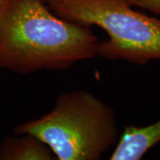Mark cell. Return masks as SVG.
I'll return each mask as SVG.
<instances>
[{
	"instance_id": "cell-5",
	"label": "cell",
	"mask_w": 160,
	"mask_h": 160,
	"mask_svg": "<svg viewBox=\"0 0 160 160\" xmlns=\"http://www.w3.org/2000/svg\"><path fill=\"white\" fill-rule=\"evenodd\" d=\"M22 137L9 138L0 147V159L52 160L56 159L51 149L39 138L29 133Z\"/></svg>"
},
{
	"instance_id": "cell-3",
	"label": "cell",
	"mask_w": 160,
	"mask_h": 160,
	"mask_svg": "<svg viewBox=\"0 0 160 160\" xmlns=\"http://www.w3.org/2000/svg\"><path fill=\"white\" fill-rule=\"evenodd\" d=\"M48 7L71 22L104 29L96 55L110 61L146 65L160 60V19L133 9L128 0H48Z\"/></svg>"
},
{
	"instance_id": "cell-8",
	"label": "cell",
	"mask_w": 160,
	"mask_h": 160,
	"mask_svg": "<svg viewBox=\"0 0 160 160\" xmlns=\"http://www.w3.org/2000/svg\"><path fill=\"white\" fill-rule=\"evenodd\" d=\"M43 1H44V2H46H46H47L48 0H43Z\"/></svg>"
},
{
	"instance_id": "cell-1",
	"label": "cell",
	"mask_w": 160,
	"mask_h": 160,
	"mask_svg": "<svg viewBox=\"0 0 160 160\" xmlns=\"http://www.w3.org/2000/svg\"><path fill=\"white\" fill-rule=\"evenodd\" d=\"M90 27L59 17L43 0H7L0 11V67L28 74L64 70L96 56Z\"/></svg>"
},
{
	"instance_id": "cell-6",
	"label": "cell",
	"mask_w": 160,
	"mask_h": 160,
	"mask_svg": "<svg viewBox=\"0 0 160 160\" xmlns=\"http://www.w3.org/2000/svg\"><path fill=\"white\" fill-rule=\"evenodd\" d=\"M133 7H139L150 12L156 15L160 14V0H128Z\"/></svg>"
},
{
	"instance_id": "cell-7",
	"label": "cell",
	"mask_w": 160,
	"mask_h": 160,
	"mask_svg": "<svg viewBox=\"0 0 160 160\" xmlns=\"http://www.w3.org/2000/svg\"><path fill=\"white\" fill-rule=\"evenodd\" d=\"M7 0H0V11L3 9V7L5 6V5L6 4Z\"/></svg>"
},
{
	"instance_id": "cell-4",
	"label": "cell",
	"mask_w": 160,
	"mask_h": 160,
	"mask_svg": "<svg viewBox=\"0 0 160 160\" xmlns=\"http://www.w3.org/2000/svg\"><path fill=\"white\" fill-rule=\"evenodd\" d=\"M160 142V119L147 126H129L119 136L111 160H140Z\"/></svg>"
},
{
	"instance_id": "cell-2",
	"label": "cell",
	"mask_w": 160,
	"mask_h": 160,
	"mask_svg": "<svg viewBox=\"0 0 160 160\" xmlns=\"http://www.w3.org/2000/svg\"><path fill=\"white\" fill-rule=\"evenodd\" d=\"M14 132L39 138L58 160H99L120 136L114 109L86 90L61 94L50 112Z\"/></svg>"
}]
</instances>
